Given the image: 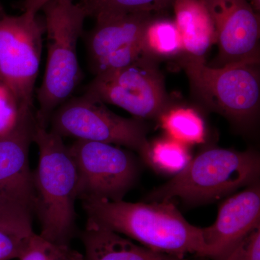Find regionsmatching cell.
<instances>
[{
    "mask_svg": "<svg viewBox=\"0 0 260 260\" xmlns=\"http://www.w3.org/2000/svg\"><path fill=\"white\" fill-rule=\"evenodd\" d=\"M184 54L179 30L174 20L158 17L149 22L142 40V55L158 61L177 59Z\"/></svg>",
    "mask_w": 260,
    "mask_h": 260,
    "instance_id": "2e32d148",
    "label": "cell"
},
{
    "mask_svg": "<svg viewBox=\"0 0 260 260\" xmlns=\"http://www.w3.org/2000/svg\"><path fill=\"white\" fill-rule=\"evenodd\" d=\"M44 32L37 14L8 15L0 5V85L13 98L18 111L34 109Z\"/></svg>",
    "mask_w": 260,
    "mask_h": 260,
    "instance_id": "8992f818",
    "label": "cell"
},
{
    "mask_svg": "<svg viewBox=\"0 0 260 260\" xmlns=\"http://www.w3.org/2000/svg\"><path fill=\"white\" fill-rule=\"evenodd\" d=\"M215 27L219 53L211 67L259 64V14L247 0H201Z\"/></svg>",
    "mask_w": 260,
    "mask_h": 260,
    "instance_id": "8fae6325",
    "label": "cell"
},
{
    "mask_svg": "<svg viewBox=\"0 0 260 260\" xmlns=\"http://www.w3.org/2000/svg\"><path fill=\"white\" fill-rule=\"evenodd\" d=\"M36 121L34 109L18 111L14 125L0 135V195L25 205L32 213L35 191L28 154Z\"/></svg>",
    "mask_w": 260,
    "mask_h": 260,
    "instance_id": "7c38bea8",
    "label": "cell"
},
{
    "mask_svg": "<svg viewBox=\"0 0 260 260\" xmlns=\"http://www.w3.org/2000/svg\"><path fill=\"white\" fill-rule=\"evenodd\" d=\"M174 0H82L88 16L126 13H159L172 7Z\"/></svg>",
    "mask_w": 260,
    "mask_h": 260,
    "instance_id": "d6986e66",
    "label": "cell"
},
{
    "mask_svg": "<svg viewBox=\"0 0 260 260\" xmlns=\"http://www.w3.org/2000/svg\"></svg>",
    "mask_w": 260,
    "mask_h": 260,
    "instance_id": "4316f807",
    "label": "cell"
},
{
    "mask_svg": "<svg viewBox=\"0 0 260 260\" xmlns=\"http://www.w3.org/2000/svg\"><path fill=\"white\" fill-rule=\"evenodd\" d=\"M158 120L167 136L173 139L188 145L205 141L204 121L194 109L171 106Z\"/></svg>",
    "mask_w": 260,
    "mask_h": 260,
    "instance_id": "e0dca14e",
    "label": "cell"
},
{
    "mask_svg": "<svg viewBox=\"0 0 260 260\" xmlns=\"http://www.w3.org/2000/svg\"><path fill=\"white\" fill-rule=\"evenodd\" d=\"M42 10L45 15L47 61L37 92L36 119L47 128L53 113L71 97L81 80L77 48L88 16L83 3L75 0H51Z\"/></svg>",
    "mask_w": 260,
    "mask_h": 260,
    "instance_id": "3957f363",
    "label": "cell"
},
{
    "mask_svg": "<svg viewBox=\"0 0 260 260\" xmlns=\"http://www.w3.org/2000/svg\"><path fill=\"white\" fill-rule=\"evenodd\" d=\"M259 226L260 186L257 181L228 198L219 207L215 223L203 228L202 257L225 259L248 234Z\"/></svg>",
    "mask_w": 260,
    "mask_h": 260,
    "instance_id": "4fadbf2b",
    "label": "cell"
},
{
    "mask_svg": "<svg viewBox=\"0 0 260 260\" xmlns=\"http://www.w3.org/2000/svg\"><path fill=\"white\" fill-rule=\"evenodd\" d=\"M141 158L157 172L175 176L184 169L192 157L189 145L167 136L149 143Z\"/></svg>",
    "mask_w": 260,
    "mask_h": 260,
    "instance_id": "ac0fdd59",
    "label": "cell"
},
{
    "mask_svg": "<svg viewBox=\"0 0 260 260\" xmlns=\"http://www.w3.org/2000/svg\"><path fill=\"white\" fill-rule=\"evenodd\" d=\"M32 213L25 205L0 195V230L32 234Z\"/></svg>",
    "mask_w": 260,
    "mask_h": 260,
    "instance_id": "44dd1931",
    "label": "cell"
},
{
    "mask_svg": "<svg viewBox=\"0 0 260 260\" xmlns=\"http://www.w3.org/2000/svg\"><path fill=\"white\" fill-rule=\"evenodd\" d=\"M51 0H25L23 4L24 12H28L32 14H37L43 7Z\"/></svg>",
    "mask_w": 260,
    "mask_h": 260,
    "instance_id": "d4e9b609",
    "label": "cell"
},
{
    "mask_svg": "<svg viewBox=\"0 0 260 260\" xmlns=\"http://www.w3.org/2000/svg\"><path fill=\"white\" fill-rule=\"evenodd\" d=\"M0 230V260L20 259L24 254L32 234Z\"/></svg>",
    "mask_w": 260,
    "mask_h": 260,
    "instance_id": "7402d4cb",
    "label": "cell"
},
{
    "mask_svg": "<svg viewBox=\"0 0 260 260\" xmlns=\"http://www.w3.org/2000/svg\"><path fill=\"white\" fill-rule=\"evenodd\" d=\"M158 13H135L95 16L87 39L90 68L94 75L127 66L142 56L145 28Z\"/></svg>",
    "mask_w": 260,
    "mask_h": 260,
    "instance_id": "30bf717a",
    "label": "cell"
},
{
    "mask_svg": "<svg viewBox=\"0 0 260 260\" xmlns=\"http://www.w3.org/2000/svg\"><path fill=\"white\" fill-rule=\"evenodd\" d=\"M82 202L87 223L123 234L159 252L180 256L203 255V228L189 223L172 201Z\"/></svg>",
    "mask_w": 260,
    "mask_h": 260,
    "instance_id": "6da1fadb",
    "label": "cell"
},
{
    "mask_svg": "<svg viewBox=\"0 0 260 260\" xmlns=\"http://www.w3.org/2000/svg\"><path fill=\"white\" fill-rule=\"evenodd\" d=\"M81 238L84 260H189L138 245L118 233L91 223H86Z\"/></svg>",
    "mask_w": 260,
    "mask_h": 260,
    "instance_id": "5bb4252c",
    "label": "cell"
},
{
    "mask_svg": "<svg viewBox=\"0 0 260 260\" xmlns=\"http://www.w3.org/2000/svg\"><path fill=\"white\" fill-rule=\"evenodd\" d=\"M85 93L140 119H158L172 106L158 62L140 56L133 63L95 75Z\"/></svg>",
    "mask_w": 260,
    "mask_h": 260,
    "instance_id": "ba28073f",
    "label": "cell"
},
{
    "mask_svg": "<svg viewBox=\"0 0 260 260\" xmlns=\"http://www.w3.org/2000/svg\"><path fill=\"white\" fill-rule=\"evenodd\" d=\"M249 4L252 7L253 9L256 13L259 14L260 12V0H247Z\"/></svg>",
    "mask_w": 260,
    "mask_h": 260,
    "instance_id": "484cf974",
    "label": "cell"
},
{
    "mask_svg": "<svg viewBox=\"0 0 260 260\" xmlns=\"http://www.w3.org/2000/svg\"><path fill=\"white\" fill-rule=\"evenodd\" d=\"M19 260H84V255L68 244L51 242L34 233Z\"/></svg>",
    "mask_w": 260,
    "mask_h": 260,
    "instance_id": "ffe728a7",
    "label": "cell"
},
{
    "mask_svg": "<svg viewBox=\"0 0 260 260\" xmlns=\"http://www.w3.org/2000/svg\"><path fill=\"white\" fill-rule=\"evenodd\" d=\"M68 149L78 172L77 199L120 201L134 185L139 169L128 150L80 140Z\"/></svg>",
    "mask_w": 260,
    "mask_h": 260,
    "instance_id": "9c48e42d",
    "label": "cell"
},
{
    "mask_svg": "<svg viewBox=\"0 0 260 260\" xmlns=\"http://www.w3.org/2000/svg\"><path fill=\"white\" fill-rule=\"evenodd\" d=\"M51 131L61 138L122 145L143 156L148 148V128L138 118H124L85 93L70 98L54 111Z\"/></svg>",
    "mask_w": 260,
    "mask_h": 260,
    "instance_id": "52a82bcc",
    "label": "cell"
},
{
    "mask_svg": "<svg viewBox=\"0 0 260 260\" xmlns=\"http://www.w3.org/2000/svg\"><path fill=\"white\" fill-rule=\"evenodd\" d=\"M259 172V156L255 151L206 148L146 199L171 201L178 198L189 205L212 203L257 182Z\"/></svg>",
    "mask_w": 260,
    "mask_h": 260,
    "instance_id": "277c9868",
    "label": "cell"
},
{
    "mask_svg": "<svg viewBox=\"0 0 260 260\" xmlns=\"http://www.w3.org/2000/svg\"><path fill=\"white\" fill-rule=\"evenodd\" d=\"M18 116V108L12 98L3 86L0 85V135L9 131L14 125Z\"/></svg>",
    "mask_w": 260,
    "mask_h": 260,
    "instance_id": "cb8c5ba5",
    "label": "cell"
},
{
    "mask_svg": "<svg viewBox=\"0 0 260 260\" xmlns=\"http://www.w3.org/2000/svg\"><path fill=\"white\" fill-rule=\"evenodd\" d=\"M195 99L239 127H251L260 105L259 64L236 63L214 68L185 54L177 59Z\"/></svg>",
    "mask_w": 260,
    "mask_h": 260,
    "instance_id": "5b68a950",
    "label": "cell"
},
{
    "mask_svg": "<svg viewBox=\"0 0 260 260\" xmlns=\"http://www.w3.org/2000/svg\"><path fill=\"white\" fill-rule=\"evenodd\" d=\"M172 8L184 54L205 59L216 43L215 27L205 5L201 0H174Z\"/></svg>",
    "mask_w": 260,
    "mask_h": 260,
    "instance_id": "9a60e30c",
    "label": "cell"
},
{
    "mask_svg": "<svg viewBox=\"0 0 260 260\" xmlns=\"http://www.w3.org/2000/svg\"><path fill=\"white\" fill-rule=\"evenodd\" d=\"M34 142L39 149V166L32 173L34 212L42 229L39 235L51 242L67 244L75 228L76 166L62 138L37 121Z\"/></svg>",
    "mask_w": 260,
    "mask_h": 260,
    "instance_id": "7a4b0ae2",
    "label": "cell"
},
{
    "mask_svg": "<svg viewBox=\"0 0 260 260\" xmlns=\"http://www.w3.org/2000/svg\"><path fill=\"white\" fill-rule=\"evenodd\" d=\"M224 260H260V226L248 234Z\"/></svg>",
    "mask_w": 260,
    "mask_h": 260,
    "instance_id": "603a6c76",
    "label": "cell"
}]
</instances>
